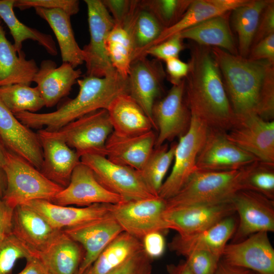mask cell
Instances as JSON below:
<instances>
[{"instance_id":"1","label":"cell","mask_w":274,"mask_h":274,"mask_svg":"<svg viewBox=\"0 0 274 274\" xmlns=\"http://www.w3.org/2000/svg\"><path fill=\"white\" fill-rule=\"evenodd\" d=\"M210 49L238 121L255 115L273 120L274 64Z\"/></svg>"},{"instance_id":"2","label":"cell","mask_w":274,"mask_h":274,"mask_svg":"<svg viewBox=\"0 0 274 274\" xmlns=\"http://www.w3.org/2000/svg\"><path fill=\"white\" fill-rule=\"evenodd\" d=\"M189 70L185 79V98L191 117L209 129L227 132L238 123L210 47L189 45Z\"/></svg>"},{"instance_id":"3","label":"cell","mask_w":274,"mask_h":274,"mask_svg":"<svg viewBox=\"0 0 274 274\" xmlns=\"http://www.w3.org/2000/svg\"><path fill=\"white\" fill-rule=\"evenodd\" d=\"M77 96L48 113L23 112L14 114L29 128L54 131L89 113L107 110L118 95L128 94L127 78L117 72L104 77L85 76L78 80Z\"/></svg>"},{"instance_id":"4","label":"cell","mask_w":274,"mask_h":274,"mask_svg":"<svg viewBox=\"0 0 274 274\" xmlns=\"http://www.w3.org/2000/svg\"><path fill=\"white\" fill-rule=\"evenodd\" d=\"M252 163L230 171H196L177 194L165 200V209L230 201L243 189L245 178Z\"/></svg>"},{"instance_id":"5","label":"cell","mask_w":274,"mask_h":274,"mask_svg":"<svg viewBox=\"0 0 274 274\" xmlns=\"http://www.w3.org/2000/svg\"><path fill=\"white\" fill-rule=\"evenodd\" d=\"M3 169L7 187L2 199L14 209L31 200L51 201L64 188L25 159L9 151Z\"/></svg>"},{"instance_id":"6","label":"cell","mask_w":274,"mask_h":274,"mask_svg":"<svg viewBox=\"0 0 274 274\" xmlns=\"http://www.w3.org/2000/svg\"><path fill=\"white\" fill-rule=\"evenodd\" d=\"M47 131L64 141L80 157L89 154L105 156L106 143L113 129L107 110L99 109L77 119L57 130Z\"/></svg>"},{"instance_id":"7","label":"cell","mask_w":274,"mask_h":274,"mask_svg":"<svg viewBox=\"0 0 274 274\" xmlns=\"http://www.w3.org/2000/svg\"><path fill=\"white\" fill-rule=\"evenodd\" d=\"M81 162L88 166L99 183L110 191L125 200H138L155 197L150 191L140 171L116 164L106 156L85 154Z\"/></svg>"},{"instance_id":"8","label":"cell","mask_w":274,"mask_h":274,"mask_svg":"<svg viewBox=\"0 0 274 274\" xmlns=\"http://www.w3.org/2000/svg\"><path fill=\"white\" fill-rule=\"evenodd\" d=\"M87 9L89 43L82 48L86 76L104 77L117 72L108 56L106 42L115 26L114 21L101 0H84Z\"/></svg>"},{"instance_id":"9","label":"cell","mask_w":274,"mask_h":274,"mask_svg":"<svg viewBox=\"0 0 274 274\" xmlns=\"http://www.w3.org/2000/svg\"><path fill=\"white\" fill-rule=\"evenodd\" d=\"M209 128L191 117L187 132L177 143L172 171L160 188L159 197L166 200L177 194L196 171L197 156L206 141Z\"/></svg>"},{"instance_id":"10","label":"cell","mask_w":274,"mask_h":274,"mask_svg":"<svg viewBox=\"0 0 274 274\" xmlns=\"http://www.w3.org/2000/svg\"><path fill=\"white\" fill-rule=\"evenodd\" d=\"M165 200L160 197L111 204V214L123 229L142 241L147 234L167 230L162 217Z\"/></svg>"},{"instance_id":"11","label":"cell","mask_w":274,"mask_h":274,"mask_svg":"<svg viewBox=\"0 0 274 274\" xmlns=\"http://www.w3.org/2000/svg\"><path fill=\"white\" fill-rule=\"evenodd\" d=\"M152 115L158 131L154 148L187 132L191 116L185 98V79L173 85L165 96L155 101Z\"/></svg>"},{"instance_id":"12","label":"cell","mask_w":274,"mask_h":274,"mask_svg":"<svg viewBox=\"0 0 274 274\" xmlns=\"http://www.w3.org/2000/svg\"><path fill=\"white\" fill-rule=\"evenodd\" d=\"M231 201L239 216L232 243L258 232L274 231V200L258 192L242 189Z\"/></svg>"},{"instance_id":"13","label":"cell","mask_w":274,"mask_h":274,"mask_svg":"<svg viewBox=\"0 0 274 274\" xmlns=\"http://www.w3.org/2000/svg\"><path fill=\"white\" fill-rule=\"evenodd\" d=\"M166 77L161 61L145 55L132 61L127 78L128 94L143 109L155 129L152 109L161 95Z\"/></svg>"},{"instance_id":"14","label":"cell","mask_w":274,"mask_h":274,"mask_svg":"<svg viewBox=\"0 0 274 274\" xmlns=\"http://www.w3.org/2000/svg\"><path fill=\"white\" fill-rule=\"evenodd\" d=\"M256 161L259 160L230 142L226 132L209 129L195 166L196 171H230L241 169Z\"/></svg>"},{"instance_id":"15","label":"cell","mask_w":274,"mask_h":274,"mask_svg":"<svg viewBox=\"0 0 274 274\" xmlns=\"http://www.w3.org/2000/svg\"><path fill=\"white\" fill-rule=\"evenodd\" d=\"M124 200L102 186L91 169L80 162L74 168L68 185L50 201L63 206L87 207L95 203L117 204Z\"/></svg>"},{"instance_id":"16","label":"cell","mask_w":274,"mask_h":274,"mask_svg":"<svg viewBox=\"0 0 274 274\" xmlns=\"http://www.w3.org/2000/svg\"><path fill=\"white\" fill-rule=\"evenodd\" d=\"M221 259L256 274H274V249L267 232H258L240 242L227 244Z\"/></svg>"},{"instance_id":"17","label":"cell","mask_w":274,"mask_h":274,"mask_svg":"<svg viewBox=\"0 0 274 274\" xmlns=\"http://www.w3.org/2000/svg\"><path fill=\"white\" fill-rule=\"evenodd\" d=\"M235 212L231 201L215 204L196 205L165 209L162 217L167 229L181 236L208 228Z\"/></svg>"},{"instance_id":"18","label":"cell","mask_w":274,"mask_h":274,"mask_svg":"<svg viewBox=\"0 0 274 274\" xmlns=\"http://www.w3.org/2000/svg\"><path fill=\"white\" fill-rule=\"evenodd\" d=\"M227 138L260 161L274 164V121L252 115L226 132Z\"/></svg>"},{"instance_id":"19","label":"cell","mask_w":274,"mask_h":274,"mask_svg":"<svg viewBox=\"0 0 274 274\" xmlns=\"http://www.w3.org/2000/svg\"><path fill=\"white\" fill-rule=\"evenodd\" d=\"M71 239L81 245L85 252L76 274H83L123 229L111 214L81 225L63 230Z\"/></svg>"},{"instance_id":"20","label":"cell","mask_w":274,"mask_h":274,"mask_svg":"<svg viewBox=\"0 0 274 274\" xmlns=\"http://www.w3.org/2000/svg\"><path fill=\"white\" fill-rule=\"evenodd\" d=\"M0 135L9 151L41 170L43 152L37 133L21 122L1 99Z\"/></svg>"},{"instance_id":"21","label":"cell","mask_w":274,"mask_h":274,"mask_svg":"<svg viewBox=\"0 0 274 274\" xmlns=\"http://www.w3.org/2000/svg\"><path fill=\"white\" fill-rule=\"evenodd\" d=\"M37 134L43 152L40 172L52 182L66 187L74 168L81 162L80 156L64 141L45 129H39Z\"/></svg>"},{"instance_id":"22","label":"cell","mask_w":274,"mask_h":274,"mask_svg":"<svg viewBox=\"0 0 274 274\" xmlns=\"http://www.w3.org/2000/svg\"><path fill=\"white\" fill-rule=\"evenodd\" d=\"M41 215L54 228L64 229L104 218L111 214V205L95 203L73 207L55 204L46 200H33L24 204Z\"/></svg>"},{"instance_id":"23","label":"cell","mask_w":274,"mask_h":274,"mask_svg":"<svg viewBox=\"0 0 274 274\" xmlns=\"http://www.w3.org/2000/svg\"><path fill=\"white\" fill-rule=\"evenodd\" d=\"M236 227L235 220L230 216L197 232L185 236L178 234L168 244V247L171 251L185 257L193 251H203L221 258Z\"/></svg>"},{"instance_id":"24","label":"cell","mask_w":274,"mask_h":274,"mask_svg":"<svg viewBox=\"0 0 274 274\" xmlns=\"http://www.w3.org/2000/svg\"><path fill=\"white\" fill-rule=\"evenodd\" d=\"M81 76V69H76L69 63L62 62L57 66L55 61L44 59L33 82L37 84L45 106L51 108L70 94L72 87Z\"/></svg>"},{"instance_id":"25","label":"cell","mask_w":274,"mask_h":274,"mask_svg":"<svg viewBox=\"0 0 274 274\" xmlns=\"http://www.w3.org/2000/svg\"><path fill=\"white\" fill-rule=\"evenodd\" d=\"M156 139L152 130L129 136H119L113 131L106 143L105 156L113 163L140 171L154 148Z\"/></svg>"},{"instance_id":"26","label":"cell","mask_w":274,"mask_h":274,"mask_svg":"<svg viewBox=\"0 0 274 274\" xmlns=\"http://www.w3.org/2000/svg\"><path fill=\"white\" fill-rule=\"evenodd\" d=\"M62 231L25 204L14 208L12 233L37 254L47 249Z\"/></svg>"},{"instance_id":"27","label":"cell","mask_w":274,"mask_h":274,"mask_svg":"<svg viewBox=\"0 0 274 274\" xmlns=\"http://www.w3.org/2000/svg\"><path fill=\"white\" fill-rule=\"evenodd\" d=\"M113 132L122 136L142 134L153 125L141 106L128 94L118 95L107 109Z\"/></svg>"},{"instance_id":"28","label":"cell","mask_w":274,"mask_h":274,"mask_svg":"<svg viewBox=\"0 0 274 274\" xmlns=\"http://www.w3.org/2000/svg\"><path fill=\"white\" fill-rule=\"evenodd\" d=\"M231 12L214 17L178 33L183 39L200 46L217 47L238 55L230 24Z\"/></svg>"},{"instance_id":"29","label":"cell","mask_w":274,"mask_h":274,"mask_svg":"<svg viewBox=\"0 0 274 274\" xmlns=\"http://www.w3.org/2000/svg\"><path fill=\"white\" fill-rule=\"evenodd\" d=\"M38 69L35 60L26 59L23 50L17 53L0 23V86L15 84L30 85Z\"/></svg>"},{"instance_id":"30","label":"cell","mask_w":274,"mask_h":274,"mask_svg":"<svg viewBox=\"0 0 274 274\" xmlns=\"http://www.w3.org/2000/svg\"><path fill=\"white\" fill-rule=\"evenodd\" d=\"M34 9L36 13L48 23L54 32L62 62L69 63L74 68L84 63L83 52L76 40L71 16L60 9Z\"/></svg>"},{"instance_id":"31","label":"cell","mask_w":274,"mask_h":274,"mask_svg":"<svg viewBox=\"0 0 274 274\" xmlns=\"http://www.w3.org/2000/svg\"><path fill=\"white\" fill-rule=\"evenodd\" d=\"M247 1L248 0H192L180 20L173 26L164 29L151 47L190 27L214 17L231 12Z\"/></svg>"},{"instance_id":"32","label":"cell","mask_w":274,"mask_h":274,"mask_svg":"<svg viewBox=\"0 0 274 274\" xmlns=\"http://www.w3.org/2000/svg\"><path fill=\"white\" fill-rule=\"evenodd\" d=\"M38 255L51 274H76L83 258L79 244L63 231Z\"/></svg>"},{"instance_id":"33","label":"cell","mask_w":274,"mask_h":274,"mask_svg":"<svg viewBox=\"0 0 274 274\" xmlns=\"http://www.w3.org/2000/svg\"><path fill=\"white\" fill-rule=\"evenodd\" d=\"M269 1L248 0L231 11L230 24L237 35L238 55L248 57L261 13Z\"/></svg>"},{"instance_id":"34","label":"cell","mask_w":274,"mask_h":274,"mask_svg":"<svg viewBox=\"0 0 274 274\" xmlns=\"http://www.w3.org/2000/svg\"><path fill=\"white\" fill-rule=\"evenodd\" d=\"M123 27L127 30L131 38L133 49V60L145 56L146 51L152 46L164 29L153 14L141 5L140 1Z\"/></svg>"},{"instance_id":"35","label":"cell","mask_w":274,"mask_h":274,"mask_svg":"<svg viewBox=\"0 0 274 274\" xmlns=\"http://www.w3.org/2000/svg\"><path fill=\"white\" fill-rule=\"evenodd\" d=\"M15 0H0V18L9 29L18 53L22 51L23 42L31 40L37 42L51 55L57 54L55 42L51 35L29 27L21 22L14 11Z\"/></svg>"},{"instance_id":"36","label":"cell","mask_w":274,"mask_h":274,"mask_svg":"<svg viewBox=\"0 0 274 274\" xmlns=\"http://www.w3.org/2000/svg\"><path fill=\"white\" fill-rule=\"evenodd\" d=\"M143 249L141 240L123 231L109 243L86 271L90 274H107Z\"/></svg>"},{"instance_id":"37","label":"cell","mask_w":274,"mask_h":274,"mask_svg":"<svg viewBox=\"0 0 274 274\" xmlns=\"http://www.w3.org/2000/svg\"><path fill=\"white\" fill-rule=\"evenodd\" d=\"M177 143L169 147L167 144L154 148L143 168L140 171L147 186L156 196H159L165 176L174 161Z\"/></svg>"},{"instance_id":"38","label":"cell","mask_w":274,"mask_h":274,"mask_svg":"<svg viewBox=\"0 0 274 274\" xmlns=\"http://www.w3.org/2000/svg\"><path fill=\"white\" fill-rule=\"evenodd\" d=\"M0 99L14 114L23 112L37 113L45 107L38 87L26 84L0 86Z\"/></svg>"},{"instance_id":"39","label":"cell","mask_w":274,"mask_h":274,"mask_svg":"<svg viewBox=\"0 0 274 274\" xmlns=\"http://www.w3.org/2000/svg\"><path fill=\"white\" fill-rule=\"evenodd\" d=\"M106 47L114 69L122 77L127 78L133 59V46L127 30L115 25L108 35Z\"/></svg>"},{"instance_id":"40","label":"cell","mask_w":274,"mask_h":274,"mask_svg":"<svg viewBox=\"0 0 274 274\" xmlns=\"http://www.w3.org/2000/svg\"><path fill=\"white\" fill-rule=\"evenodd\" d=\"M192 0H142L141 5L149 10L164 29L177 23Z\"/></svg>"},{"instance_id":"41","label":"cell","mask_w":274,"mask_h":274,"mask_svg":"<svg viewBox=\"0 0 274 274\" xmlns=\"http://www.w3.org/2000/svg\"><path fill=\"white\" fill-rule=\"evenodd\" d=\"M243 189L260 193L274 200V164L256 161L247 174Z\"/></svg>"},{"instance_id":"42","label":"cell","mask_w":274,"mask_h":274,"mask_svg":"<svg viewBox=\"0 0 274 274\" xmlns=\"http://www.w3.org/2000/svg\"><path fill=\"white\" fill-rule=\"evenodd\" d=\"M38 254L13 233L0 239V274H10L16 262Z\"/></svg>"},{"instance_id":"43","label":"cell","mask_w":274,"mask_h":274,"mask_svg":"<svg viewBox=\"0 0 274 274\" xmlns=\"http://www.w3.org/2000/svg\"><path fill=\"white\" fill-rule=\"evenodd\" d=\"M185 257V261L193 274H215L221 259L203 251H193Z\"/></svg>"},{"instance_id":"44","label":"cell","mask_w":274,"mask_h":274,"mask_svg":"<svg viewBox=\"0 0 274 274\" xmlns=\"http://www.w3.org/2000/svg\"><path fill=\"white\" fill-rule=\"evenodd\" d=\"M79 4L77 0H15L14 8L20 10L32 8L60 9L72 16L79 11Z\"/></svg>"},{"instance_id":"45","label":"cell","mask_w":274,"mask_h":274,"mask_svg":"<svg viewBox=\"0 0 274 274\" xmlns=\"http://www.w3.org/2000/svg\"><path fill=\"white\" fill-rule=\"evenodd\" d=\"M152 259L144 249L107 274H152Z\"/></svg>"},{"instance_id":"46","label":"cell","mask_w":274,"mask_h":274,"mask_svg":"<svg viewBox=\"0 0 274 274\" xmlns=\"http://www.w3.org/2000/svg\"><path fill=\"white\" fill-rule=\"evenodd\" d=\"M183 40L179 33L174 35L164 41L148 49L146 56L150 55L160 61L174 57H179V54L185 48Z\"/></svg>"},{"instance_id":"47","label":"cell","mask_w":274,"mask_h":274,"mask_svg":"<svg viewBox=\"0 0 274 274\" xmlns=\"http://www.w3.org/2000/svg\"><path fill=\"white\" fill-rule=\"evenodd\" d=\"M115 25L124 27L139 5V0H101Z\"/></svg>"},{"instance_id":"48","label":"cell","mask_w":274,"mask_h":274,"mask_svg":"<svg viewBox=\"0 0 274 274\" xmlns=\"http://www.w3.org/2000/svg\"><path fill=\"white\" fill-rule=\"evenodd\" d=\"M272 34H274V1L269 0L261 13L251 48Z\"/></svg>"},{"instance_id":"49","label":"cell","mask_w":274,"mask_h":274,"mask_svg":"<svg viewBox=\"0 0 274 274\" xmlns=\"http://www.w3.org/2000/svg\"><path fill=\"white\" fill-rule=\"evenodd\" d=\"M247 58L255 60H266L274 64V34L254 45L251 48Z\"/></svg>"},{"instance_id":"50","label":"cell","mask_w":274,"mask_h":274,"mask_svg":"<svg viewBox=\"0 0 274 274\" xmlns=\"http://www.w3.org/2000/svg\"><path fill=\"white\" fill-rule=\"evenodd\" d=\"M143 249L152 259L161 257L165 249V238L161 231H154L146 235L142 240Z\"/></svg>"},{"instance_id":"51","label":"cell","mask_w":274,"mask_h":274,"mask_svg":"<svg viewBox=\"0 0 274 274\" xmlns=\"http://www.w3.org/2000/svg\"><path fill=\"white\" fill-rule=\"evenodd\" d=\"M165 63V73L168 80L173 85H177L187 77L189 64L180 60L179 57L168 59Z\"/></svg>"},{"instance_id":"52","label":"cell","mask_w":274,"mask_h":274,"mask_svg":"<svg viewBox=\"0 0 274 274\" xmlns=\"http://www.w3.org/2000/svg\"><path fill=\"white\" fill-rule=\"evenodd\" d=\"M14 210L0 198V239L12 233Z\"/></svg>"},{"instance_id":"53","label":"cell","mask_w":274,"mask_h":274,"mask_svg":"<svg viewBox=\"0 0 274 274\" xmlns=\"http://www.w3.org/2000/svg\"><path fill=\"white\" fill-rule=\"evenodd\" d=\"M26 260L24 267L17 274H51L38 255L29 257Z\"/></svg>"},{"instance_id":"54","label":"cell","mask_w":274,"mask_h":274,"mask_svg":"<svg viewBox=\"0 0 274 274\" xmlns=\"http://www.w3.org/2000/svg\"><path fill=\"white\" fill-rule=\"evenodd\" d=\"M215 274H256L252 271L230 265L222 259L219 262Z\"/></svg>"},{"instance_id":"55","label":"cell","mask_w":274,"mask_h":274,"mask_svg":"<svg viewBox=\"0 0 274 274\" xmlns=\"http://www.w3.org/2000/svg\"><path fill=\"white\" fill-rule=\"evenodd\" d=\"M168 274H193L185 261H183L175 264L167 265Z\"/></svg>"},{"instance_id":"56","label":"cell","mask_w":274,"mask_h":274,"mask_svg":"<svg viewBox=\"0 0 274 274\" xmlns=\"http://www.w3.org/2000/svg\"><path fill=\"white\" fill-rule=\"evenodd\" d=\"M8 150L0 135V167L3 168L5 165Z\"/></svg>"},{"instance_id":"57","label":"cell","mask_w":274,"mask_h":274,"mask_svg":"<svg viewBox=\"0 0 274 274\" xmlns=\"http://www.w3.org/2000/svg\"><path fill=\"white\" fill-rule=\"evenodd\" d=\"M7 187V180L5 173L2 167H0V198H2Z\"/></svg>"},{"instance_id":"58","label":"cell","mask_w":274,"mask_h":274,"mask_svg":"<svg viewBox=\"0 0 274 274\" xmlns=\"http://www.w3.org/2000/svg\"><path fill=\"white\" fill-rule=\"evenodd\" d=\"M83 274H90V273L88 272H87V271H86Z\"/></svg>"},{"instance_id":"59","label":"cell","mask_w":274,"mask_h":274,"mask_svg":"<svg viewBox=\"0 0 274 274\" xmlns=\"http://www.w3.org/2000/svg\"><path fill=\"white\" fill-rule=\"evenodd\" d=\"M1 21H2V20H1V18H0V23H1Z\"/></svg>"}]
</instances>
